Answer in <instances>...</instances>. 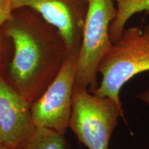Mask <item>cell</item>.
I'll return each mask as SVG.
<instances>
[{
    "label": "cell",
    "mask_w": 149,
    "mask_h": 149,
    "mask_svg": "<svg viewBox=\"0 0 149 149\" xmlns=\"http://www.w3.org/2000/svg\"><path fill=\"white\" fill-rule=\"evenodd\" d=\"M115 1L117 14L110 26L112 43L120 36L132 17L139 13L149 11V0H115Z\"/></svg>",
    "instance_id": "obj_8"
},
{
    "label": "cell",
    "mask_w": 149,
    "mask_h": 149,
    "mask_svg": "<svg viewBox=\"0 0 149 149\" xmlns=\"http://www.w3.org/2000/svg\"><path fill=\"white\" fill-rule=\"evenodd\" d=\"M148 70L149 24L125 28L102 59L98 68L102 81L90 92L111 99L123 109L120 97L122 87L135 75Z\"/></svg>",
    "instance_id": "obj_2"
},
{
    "label": "cell",
    "mask_w": 149,
    "mask_h": 149,
    "mask_svg": "<svg viewBox=\"0 0 149 149\" xmlns=\"http://www.w3.org/2000/svg\"><path fill=\"white\" fill-rule=\"evenodd\" d=\"M0 149H10V148L8 146H5V145L1 144V145H0Z\"/></svg>",
    "instance_id": "obj_13"
},
{
    "label": "cell",
    "mask_w": 149,
    "mask_h": 149,
    "mask_svg": "<svg viewBox=\"0 0 149 149\" xmlns=\"http://www.w3.org/2000/svg\"><path fill=\"white\" fill-rule=\"evenodd\" d=\"M136 97L139 99V100H141V102H143L149 107V89L137 95Z\"/></svg>",
    "instance_id": "obj_12"
},
{
    "label": "cell",
    "mask_w": 149,
    "mask_h": 149,
    "mask_svg": "<svg viewBox=\"0 0 149 149\" xmlns=\"http://www.w3.org/2000/svg\"><path fill=\"white\" fill-rule=\"evenodd\" d=\"M124 110L109 97L74 86L69 128L88 149H109L112 134Z\"/></svg>",
    "instance_id": "obj_3"
},
{
    "label": "cell",
    "mask_w": 149,
    "mask_h": 149,
    "mask_svg": "<svg viewBox=\"0 0 149 149\" xmlns=\"http://www.w3.org/2000/svg\"><path fill=\"white\" fill-rule=\"evenodd\" d=\"M36 129L31 104L8 84L0 71V138L1 144L15 149Z\"/></svg>",
    "instance_id": "obj_7"
},
{
    "label": "cell",
    "mask_w": 149,
    "mask_h": 149,
    "mask_svg": "<svg viewBox=\"0 0 149 149\" xmlns=\"http://www.w3.org/2000/svg\"><path fill=\"white\" fill-rule=\"evenodd\" d=\"M2 29L10 44V54L1 71L3 78L32 104L55 79L67 50L62 37L36 11L13 10Z\"/></svg>",
    "instance_id": "obj_1"
},
{
    "label": "cell",
    "mask_w": 149,
    "mask_h": 149,
    "mask_svg": "<svg viewBox=\"0 0 149 149\" xmlns=\"http://www.w3.org/2000/svg\"><path fill=\"white\" fill-rule=\"evenodd\" d=\"M64 135L45 128H36L32 135L15 149H70Z\"/></svg>",
    "instance_id": "obj_9"
},
{
    "label": "cell",
    "mask_w": 149,
    "mask_h": 149,
    "mask_svg": "<svg viewBox=\"0 0 149 149\" xmlns=\"http://www.w3.org/2000/svg\"><path fill=\"white\" fill-rule=\"evenodd\" d=\"M77 56L67 54L55 79L31 104L36 128H45L65 135L69 128Z\"/></svg>",
    "instance_id": "obj_5"
},
{
    "label": "cell",
    "mask_w": 149,
    "mask_h": 149,
    "mask_svg": "<svg viewBox=\"0 0 149 149\" xmlns=\"http://www.w3.org/2000/svg\"><path fill=\"white\" fill-rule=\"evenodd\" d=\"M10 54V44L0 26V71H2Z\"/></svg>",
    "instance_id": "obj_10"
},
{
    "label": "cell",
    "mask_w": 149,
    "mask_h": 149,
    "mask_svg": "<svg viewBox=\"0 0 149 149\" xmlns=\"http://www.w3.org/2000/svg\"><path fill=\"white\" fill-rule=\"evenodd\" d=\"M12 11L29 8L58 31L67 54L78 55L88 0H10Z\"/></svg>",
    "instance_id": "obj_6"
},
{
    "label": "cell",
    "mask_w": 149,
    "mask_h": 149,
    "mask_svg": "<svg viewBox=\"0 0 149 149\" xmlns=\"http://www.w3.org/2000/svg\"><path fill=\"white\" fill-rule=\"evenodd\" d=\"M116 14L113 0H88L74 86L89 91L98 86V68L113 44L110 26Z\"/></svg>",
    "instance_id": "obj_4"
},
{
    "label": "cell",
    "mask_w": 149,
    "mask_h": 149,
    "mask_svg": "<svg viewBox=\"0 0 149 149\" xmlns=\"http://www.w3.org/2000/svg\"><path fill=\"white\" fill-rule=\"evenodd\" d=\"M1 144V138H0V145Z\"/></svg>",
    "instance_id": "obj_14"
},
{
    "label": "cell",
    "mask_w": 149,
    "mask_h": 149,
    "mask_svg": "<svg viewBox=\"0 0 149 149\" xmlns=\"http://www.w3.org/2000/svg\"><path fill=\"white\" fill-rule=\"evenodd\" d=\"M11 13L10 0H0V26L10 17Z\"/></svg>",
    "instance_id": "obj_11"
}]
</instances>
